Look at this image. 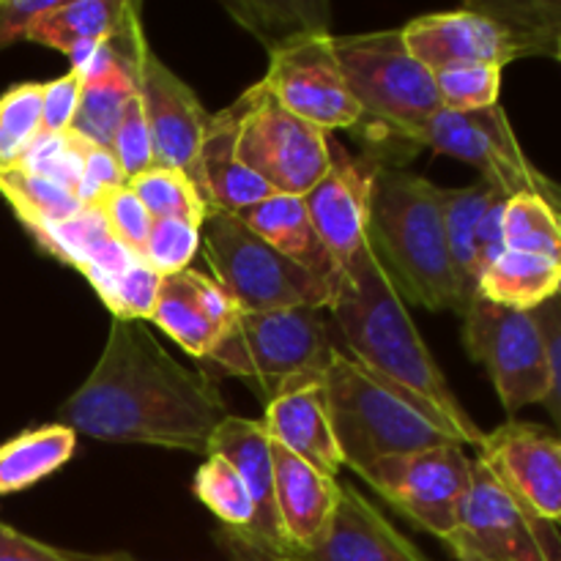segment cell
I'll list each match as a JSON object with an SVG mask.
<instances>
[{"label":"cell","instance_id":"cell-9","mask_svg":"<svg viewBox=\"0 0 561 561\" xmlns=\"http://www.w3.org/2000/svg\"><path fill=\"white\" fill-rule=\"evenodd\" d=\"M463 345L488 370L510 416L546 400L551 359L535 312L510 310L477 296L463 312Z\"/></svg>","mask_w":561,"mask_h":561},{"label":"cell","instance_id":"cell-11","mask_svg":"<svg viewBox=\"0 0 561 561\" xmlns=\"http://www.w3.org/2000/svg\"><path fill=\"white\" fill-rule=\"evenodd\" d=\"M359 477L420 529L447 540L471 488V458L460 444H438L378 460Z\"/></svg>","mask_w":561,"mask_h":561},{"label":"cell","instance_id":"cell-41","mask_svg":"<svg viewBox=\"0 0 561 561\" xmlns=\"http://www.w3.org/2000/svg\"><path fill=\"white\" fill-rule=\"evenodd\" d=\"M82 77L77 71L42 82V131L47 135H64L75 124L77 107H80Z\"/></svg>","mask_w":561,"mask_h":561},{"label":"cell","instance_id":"cell-44","mask_svg":"<svg viewBox=\"0 0 561 561\" xmlns=\"http://www.w3.org/2000/svg\"><path fill=\"white\" fill-rule=\"evenodd\" d=\"M55 0H0V49L16 42H27V33Z\"/></svg>","mask_w":561,"mask_h":561},{"label":"cell","instance_id":"cell-30","mask_svg":"<svg viewBox=\"0 0 561 561\" xmlns=\"http://www.w3.org/2000/svg\"><path fill=\"white\" fill-rule=\"evenodd\" d=\"M195 496L217 515L230 540H244L255 524V504L239 471L228 458L211 453L195 474Z\"/></svg>","mask_w":561,"mask_h":561},{"label":"cell","instance_id":"cell-18","mask_svg":"<svg viewBox=\"0 0 561 561\" xmlns=\"http://www.w3.org/2000/svg\"><path fill=\"white\" fill-rule=\"evenodd\" d=\"M277 561H431L400 535L376 504L354 485H340V502L321 540Z\"/></svg>","mask_w":561,"mask_h":561},{"label":"cell","instance_id":"cell-28","mask_svg":"<svg viewBox=\"0 0 561 561\" xmlns=\"http://www.w3.org/2000/svg\"><path fill=\"white\" fill-rule=\"evenodd\" d=\"M0 195L14 208L16 219L25 225L27 233L64 222L82 208L75 192L22 168L0 170Z\"/></svg>","mask_w":561,"mask_h":561},{"label":"cell","instance_id":"cell-34","mask_svg":"<svg viewBox=\"0 0 561 561\" xmlns=\"http://www.w3.org/2000/svg\"><path fill=\"white\" fill-rule=\"evenodd\" d=\"M42 135V82H20L0 96V170L16 168Z\"/></svg>","mask_w":561,"mask_h":561},{"label":"cell","instance_id":"cell-4","mask_svg":"<svg viewBox=\"0 0 561 561\" xmlns=\"http://www.w3.org/2000/svg\"><path fill=\"white\" fill-rule=\"evenodd\" d=\"M321 381L343 466L354 474L392 455L455 444L409 394L373 376L345 351H334Z\"/></svg>","mask_w":561,"mask_h":561},{"label":"cell","instance_id":"cell-17","mask_svg":"<svg viewBox=\"0 0 561 561\" xmlns=\"http://www.w3.org/2000/svg\"><path fill=\"white\" fill-rule=\"evenodd\" d=\"M217 453L233 463L250 491L255 504V524L244 540H233V551L244 557L274 561L285 553L283 529L277 518V502H274V460L272 438L261 420H244V416H228L214 431L208 455Z\"/></svg>","mask_w":561,"mask_h":561},{"label":"cell","instance_id":"cell-19","mask_svg":"<svg viewBox=\"0 0 561 561\" xmlns=\"http://www.w3.org/2000/svg\"><path fill=\"white\" fill-rule=\"evenodd\" d=\"M321 378H299V381L285 383L274 398H268L266 416L261 422L272 444L288 449L290 455L337 480L343 469V455H340L332 420H329Z\"/></svg>","mask_w":561,"mask_h":561},{"label":"cell","instance_id":"cell-45","mask_svg":"<svg viewBox=\"0 0 561 561\" xmlns=\"http://www.w3.org/2000/svg\"><path fill=\"white\" fill-rule=\"evenodd\" d=\"M186 279H190L192 290H195V299L201 305V310L206 312L208 321L219 329V337L225 334V329L233 323V318L239 316V307L233 305L228 294L217 285V279H208L206 274L195 272V268H186Z\"/></svg>","mask_w":561,"mask_h":561},{"label":"cell","instance_id":"cell-21","mask_svg":"<svg viewBox=\"0 0 561 561\" xmlns=\"http://www.w3.org/2000/svg\"><path fill=\"white\" fill-rule=\"evenodd\" d=\"M241 113L244 102H236L225 107L222 113L211 115L206 137L201 148V170H203V197L208 208L225 214H239L244 208L257 206L266 197L277 195L263 179H257L250 168L236 157V137H239Z\"/></svg>","mask_w":561,"mask_h":561},{"label":"cell","instance_id":"cell-37","mask_svg":"<svg viewBox=\"0 0 561 561\" xmlns=\"http://www.w3.org/2000/svg\"><path fill=\"white\" fill-rule=\"evenodd\" d=\"M201 225L184 219H153L140 257L157 274L173 277L190 268L192 257L201 250Z\"/></svg>","mask_w":561,"mask_h":561},{"label":"cell","instance_id":"cell-12","mask_svg":"<svg viewBox=\"0 0 561 561\" xmlns=\"http://www.w3.org/2000/svg\"><path fill=\"white\" fill-rule=\"evenodd\" d=\"M409 140L471 164L480 170L482 181L496 186L507 197L520 195V192L546 195L548 184H551V179L526 159L518 137L499 104L491 110H480V113L438 110L436 115H431L425 124L411 131Z\"/></svg>","mask_w":561,"mask_h":561},{"label":"cell","instance_id":"cell-47","mask_svg":"<svg viewBox=\"0 0 561 561\" xmlns=\"http://www.w3.org/2000/svg\"><path fill=\"white\" fill-rule=\"evenodd\" d=\"M504 203H507V197L499 195L482 214L480 228H477V257H480L482 272L507 250V244H504Z\"/></svg>","mask_w":561,"mask_h":561},{"label":"cell","instance_id":"cell-7","mask_svg":"<svg viewBox=\"0 0 561 561\" xmlns=\"http://www.w3.org/2000/svg\"><path fill=\"white\" fill-rule=\"evenodd\" d=\"M332 44L362 118L378 121L392 137L409 140L442 110L436 77L409 53L400 27L334 36Z\"/></svg>","mask_w":561,"mask_h":561},{"label":"cell","instance_id":"cell-39","mask_svg":"<svg viewBox=\"0 0 561 561\" xmlns=\"http://www.w3.org/2000/svg\"><path fill=\"white\" fill-rule=\"evenodd\" d=\"M162 279V274L153 272L142 257L131 263L104 296V307L113 312V321H151Z\"/></svg>","mask_w":561,"mask_h":561},{"label":"cell","instance_id":"cell-8","mask_svg":"<svg viewBox=\"0 0 561 561\" xmlns=\"http://www.w3.org/2000/svg\"><path fill=\"white\" fill-rule=\"evenodd\" d=\"M241 102L244 113L236 137L239 162L277 195L305 197L329 170L332 137L288 113L263 82L247 88Z\"/></svg>","mask_w":561,"mask_h":561},{"label":"cell","instance_id":"cell-32","mask_svg":"<svg viewBox=\"0 0 561 561\" xmlns=\"http://www.w3.org/2000/svg\"><path fill=\"white\" fill-rule=\"evenodd\" d=\"M504 244L507 250L535 252L561 261V217L537 192H520L504 203Z\"/></svg>","mask_w":561,"mask_h":561},{"label":"cell","instance_id":"cell-27","mask_svg":"<svg viewBox=\"0 0 561 561\" xmlns=\"http://www.w3.org/2000/svg\"><path fill=\"white\" fill-rule=\"evenodd\" d=\"M151 323L162 329L164 334H170L186 354L197 356V359H208L219 340V329L208 321L206 312L197 305L186 272L162 279Z\"/></svg>","mask_w":561,"mask_h":561},{"label":"cell","instance_id":"cell-36","mask_svg":"<svg viewBox=\"0 0 561 561\" xmlns=\"http://www.w3.org/2000/svg\"><path fill=\"white\" fill-rule=\"evenodd\" d=\"M82 162H85V140H80L75 131H64V135H47V131H42L31 142V148H27L25 157H22V162L16 168L44 175V179L75 192L77 184H80Z\"/></svg>","mask_w":561,"mask_h":561},{"label":"cell","instance_id":"cell-5","mask_svg":"<svg viewBox=\"0 0 561 561\" xmlns=\"http://www.w3.org/2000/svg\"><path fill=\"white\" fill-rule=\"evenodd\" d=\"M201 247L219 288L241 312L332 307L337 290L252 233L236 214L208 208Z\"/></svg>","mask_w":561,"mask_h":561},{"label":"cell","instance_id":"cell-48","mask_svg":"<svg viewBox=\"0 0 561 561\" xmlns=\"http://www.w3.org/2000/svg\"><path fill=\"white\" fill-rule=\"evenodd\" d=\"M69 561H137L129 553H77V551H64Z\"/></svg>","mask_w":561,"mask_h":561},{"label":"cell","instance_id":"cell-20","mask_svg":"<svg viewBox=\"0 0 561 561\" xmlns=\"http://www.w3.org/2000/svg\"><path fill=\"white\" fill-rule=\"evenodd\" d=\"M272 460L274 502H277L285 553L307 551L332 524L340 502V482L277 444H272Z\"/></svg>","mask_w":561,"mask_h":561},{"label":"cell","instance_id":"cell-33","mask_svg":"<svg viewBox=\"0 0 561 561\" xmlns=\"http://www.w3.org/2000/svg\"><path fill=\"white\" fill-rule=\"evenodd\" d=\"M126 186L135 192L153 219H184V222L203 225L208 214L206 197L192 184L190 175L175 168L153 164Z\"/></svg>","mask_w":561,"mask_h":561},{"label":"cell","instance_id":"cell-22","mask_svg":"<svg viewBox=\"0 0 561 561\" xmlns=\"http://www.w3.org/2000/svg\"><path fill=\"white\" fill-rule=\"evenodd\" d=\"M236 217H239L252 233H257L263 241H268L274 250L283 252L288 261L307 268V272L316 274L318 279H323V283H329L337 290L340 279H343V268L337 266L332 252L327 250V244H323L321 236H318L316 225H312L301 197L272 195L266 197V201L257 203V206L239 211Z\"/></svg>","mask_w":561,"mask_h":561},{"label":"cell","instance_id":"cell-25","mask_svg":"<svg viewBox=\"0 0 561 561\" xmlns=\"http://www.w3.org/2000/svg\"><path fill=\"white\" fill-rule=\"evenodd\" d=\"M77 449L71 427L42 425L0 444V496L20 493L64 469Z\"/></svg>","mask_w":561,"mask_h":561},{"label":"cell","instance_id":"cell-24","mask_svg":"<svg viewBox=\"0 0 561 561\" xmlns=\"http://www.w3.org/2000/svg\"><path fill=\"white\" fill-rule=\"evenodd\" d=\"M559 294L561 261L535 252L504 250L480 279V299L520 312H535Z\"/></svg>","mask_w":561,"mask_h":561},{"label":"cell","instance_id":"cell-13","mask_svg":"<svg viewBox=\"0 0 561 561\" xmlns=\"http://www.w3.org/2000/svg\"><path fill=\"white\" fill-rule=\"evenodd\" d=\"M332 33H312L268 49L266 91L288 113L321 131L351 129L362 121V110L334 55Z\"/></svg>","mask_w":561,"mask_h":561},{"label":"cell","instance_id":"cell-3","mask_svg":"<svg viewBox=\"0 0 561 561\" xmlns=\"http://www.w3.org/2000/svg\"><path fill=\"white\" fill-rule=\"evenodd\" d=\"M367 239L403 301L463 316L442 217V186L383 168L376 173Z\"/></svg>","mask_w":561,"mask_h":561},{"label":"cell","instance_id":"cell-29","mask_svg":"<svg viewBox=\"0 0 561 561\" xmlns=\"http://www.w3.org/2000/svg\"><path fill=\"white\" fill-rule=\"evenodd\" d=\"M241 27L261 38L268 49L294 38L329 33L327 3H225Z\"/></svg>","mask_w":561,"mask_h":561},{"label":"cell","instance_id":"cell-10","mask_svg":"<svg viewBox=\"0 0 561 561\" xmlns=\"http://www.w3.org/2000/svg\"><path fill=\"white\" fill-rule=\"evenodd\" d=\"M444 542L458 561H561L557 524L520 507L477 458H471V488L458 524Z\"/></svg>","mask_w":561,"mask_h":561},{"label":"cell","instance_id":"cell-49","mask_svg":"<svg viewBox=\"0 0 561 561\" xmlns=\"http://www.w3.org/2000/svg\"><path fill=\"white\" fill-rule=\"evenodd\" d=\"M542 197H546V201L551 203L553 208H557L559 217H561V184H557V181H551V186H548V192Z\"/></svg>","mask_w":561,"mask_h":561},{"label":"cell","instance_id":"cell-42","mask_svg":"<svg viewBox=\"0 0 561 561\" xmlns=\"http://www.w3.org/2000/svg\"><path fill=\"white\" fill-rule=\"evenodd\" d=\"M115 186H126L118 159L113 157L110 148H99L85 142V162H82L80 184L75 190V197L80 201V206H96Z\"/></svg>","mask_w":561,"mask_h":561},{"label":"cell","instance_id":"cell-35","mask_svg":"<svg viewBox=\"0 0 561 561\" xmlns=\"http://www.w3.org/2000/svg\"><path fill=\"white\" fill-rule=\"evenodd\" d=\"M502 71L499 66L488 64L447 66L442 71H433L442 110L480 113V110L496 107L499 93H502Z\"/></svg>","mask_w":561,"mask_h":561},{"label":"cell","instance_id":"cell-50","mask_svg":"<svg viewBox=\"0 0 561 561\" xmlns=\"http://www.w3.org/2000/svg\"><path fill=\"white\" fill-rule=\"evenodd\" d=\"M557 58L561 60V33H559V42H557Z\"/></svg>","mask_w":561,"mask_h":561},{"label":"cell","instance_id":"cell-1","mask_svg":"<svg viewBox=\"0 0 561 561\" xmlns=\"http://www.w3.org/2000/svg\"><path fill=\"white\" fill-rule=\"evenodd\" d=\"M217 383L175 362L142 321H113L91 376L60 409V425L107 444H148L206 458L228 420Z\"/></svg>","mask_w":561,"mask_h":561},{"label":"cell","instance_id":"cell-40","mask_svg":"<svg viewBox=\"0 0 561 561\" xmlns=\"http://www.w3.org/2000/svg\"><path fill=\"white\" fill-rule=\"evenodd\" d=\"M99 208L107 217L110 230H113L115 239L124 247H129L135 255H142V247H146L148 233H151L153 217L146 211L140 201H137L135 192L129 186H115L110 190L102 201L96 203Z\"/></svg>","mask_w":561,"mask_h":561},{"label":"cell","instance_id":"cell-51","mask_svg":"<svg viewBox=\"0 0 561 561\" xmlns=\"http://www.w3.org/2000/svg\"><path fill=\"white\" fill-rule=\"evenodd\" d=\"M557 526H559V529H561V520H559V524H557Z\"/></svg>","mask_w":561,"mask_h":561},{"label":"cell","instance_id":"cell-6","mask_svg":"<svg viewBox=\"0 0 561 561\" xmlns=\"http://www.w3.org/2000/svg\"><path fill=\"white\" fill-rule=\"evenodd\" d=\"M337 348L321 310H239L208 359L230 376L261 383L263 392L274 398L285 383L321 378Z\"/></svg>","mask_w":561,"mask_h":561},{"label":"cell","instance_id":"cell-43","mask_svg":"<svg viewBox=\"0 0 561 561\" xmlns=\"http://www.w3.org/2000/svg\"><path fill=\"white\" fill-rule=\"evenodd\" d=\"M537 323H540L542 334H546L548 359H551V389L546 394V409L551 411L553 422H557V436L561 438V294L551 299L548 305L535 310Z\"/></svg>","mask_w":561,"mask_h":561},{"label":"cell","instance_id":"cell-46","mask_svg":"<svg viewBox=\"0 0 561 561\" xmlns=\"http://www.w3.org/2000/svg\"><path fill=\"white\" fill-rule=\"evenodd\" d=\"M0 561H69L64 548H53L47 542H38L22 531L11 529L9 524H0Z\"/></svg>","mask_w":561,"mask_h":561},{"label":"cell","instance_id":"cell-14","mask_svg":"<svg viewBox=\"0 0 561 561\" xmlns=\"http://www.w3.org/2000/svg\"><path fill=\"white\" fill-rule=\"evenodd\" d=\"M135 71L157 164L186 173L203 195L201 148L211 115L206 113L195 91L159 60L142 31L135 36Z\"/></svg>","mask_w":561,"mask_h":561},{"label":"cell","instance_id":"cell-16","mask_svg":"<svg viewBox=\"0 0 561 561\" xmlns=\"http://www.w3.org/2000/svg\"><path fill=\"white\" fill-rule=\"evenodd\" d=\"M381 162L373 157H351L332 140V159L323 179L307 192V214L316 225L318 236L332 252L340 268L354 257L367 241V217H370V195Z\"/></svg>","mask_w":561,"mask_h":561},{"label":"cell","instance_id":"cell-2","mask_svg":"<svg viewBox=\"0 0 561 561\" xmlns=\"http://www.w3.org/2000/svg\"><path fill=\"white\" fill-rule=\"evenodd\" d=\"M332 323L343 337L345 354L373 376L409 394L422 414L442 427L455 444L480 447L485 433L474 425L458 394L449 389L442 367L416 332L398 285L378 261L370 239L343 268L332 307Z\"/></svg>","mask_w":561,"mask_h":561},{"label":"cell","instance_id":"cell-15","mask_svg":"<svg viewBox=\"0 0 561 561\" xmlns=\"http://www.w3.org/2000/svg\"><path fill=\"white\" fill-rule=\"evenodd\" d=\"M477 460L513 493L515 502L546 524L561 520V438L531 422L510 420L485 433Z\"/></svg>","mask_w":561,"mask_h":561},{"label":"cell","instance_id":"cell-31","mask_svg":"<svg viewBox=\"0 0 561 561\" xmlns=\"http://www.w3.org/2000/svg\"><path fill=\"white\" fill-rule=\"evenodd\" d=\"M31 236L47 255L77 272H82L110 241H115L107 217L99 206H82L75 217L33 230Z\"/></svg>","mask_w":561,"mask_h":561},{"label":"cell","instance_id":"cell-23","mask_svg":"<svg viewBox=\"0 0 561 561\" xmlns=\"http://www.w3.org/2000/svg\"><path fill=\"white\" fill-rule=\"evenodd\" d=\"M502 192L488 184V181L460 186V190H442L444 236H447L449 263H453L455 285H458L460 301H463V312L480 296L482 268L480 257H477V228H480L482 214L488 211V206Z\"/></svg>","mask_w":561,"mask_h":561},{"label":"cell","instance_id":"cell-38","mask_svg":"<svg viewBox=\"0 0 561 561\" xmlns=\"http://www.w3.org/2000/svg\"><path fill=\"white\" fill-rule=\"evenodd\" d=\"M110 151L118 159L126 184H129L135 175L146 173L148 168L157 164V151H153V137L151 129H148L146 113H142L140 93H135V96L126 102L124 115H121L118 126H115L113 142H110Z\"/></svg>","mask_w":561,"mask_h":561},{"label":"cell","instance_id":"cell-26","mask_svg":"<svg viewBox=\"0 0 561 561\" xmlns=\"http://www.w3.org/2000/svg\"><path fill=\"white\" fill-rule=\"evenodd\" d=\"M124 14V0H71L58 3L36 20L27 33V42L44 44L58 53H77L91 44H104L113 38Z\"/></svg>","mask_w":561,"mask_h":561}]
</instances>
